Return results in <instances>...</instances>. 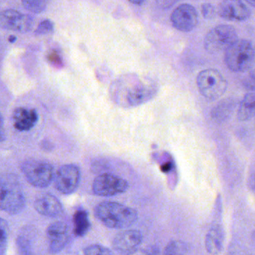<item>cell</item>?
Returning <instances> with one entry per match:
<instances>
[{"instance_id": "d6986e66", "label": "cell", "mask_w": 255, "mask_h": 255, "mask_svg": "<svg viewBox=\"0 0 255 255\" xmlns=\"http://www.w3.org/2000/svg\"><path fill=\"white\" fill-rule=\"evenodd\" d=\"M73 232L78 237H83L88 233L91 227L88 214L84 210H78L73 217Z\"/></svg>"}, {"instance_id": "d4e9b609", "label": "cell", "mask_w": 255, "mask_h": 255, "mask_svg": "<svg viewBox=\"0 0 255 255\" xmlns=\"http://www.w3.org/2000/svg\"><path fill=\"white\" fill-rule=\"evenodd\" d=\"M9 229L5 220L0 218V247L6 242L8 237Z\"/></svg>"}, {"instance_id": "cb8c5ba5", "label": "cell", "mask_w": 255, "mask_h": 255, "mask_svg": "<svg viewBox=\"0 0 255 255\" xmlns=\"http://www.w3.org/2000/svg\"><path fill=\"white\" fill-rule=\"evenodd\" d=\"M217 9L211 3H204L202 6V13L204 18L206 19H212L217 15Z\"/></svg>"}, {"instance_id": "6da1fadb", "label": "cell", "mask_w": 255, "mask_h": 255, "mask_svg": "<svg viewBox=\"0 0 255 255\" xmlns=\"http://www.w3.org/2000/svg\"><path fill=\"white\" fill-rule=\"evenodd\" d=\"M157 93V85L148 79L128 75L117 79L111 85V97L123 108L134 107L146 103Z\"/></svg>"}, {"instance_id": "f546056e", "label": "cell", "mask_w": 255, "mask_h": 255, "mask_svg": "<svg viewBox=\"0 0 255 255\" xmlns=\"http://www.w3.org/2000/svg\"><path fill=\"white\" fill-rule=\"evenodd\" d=\"M128 1L132 3V4L139 5V4H143L146 0H128Z\"/></svg>"}, {"instance_id": "5b68a950", "label": "cell", "mask_w": 255, "mask_h": 255, "mask_svg": "<svg viewBox=\"0 0 255 255\" xmlns=\"http://www.w3.org/2000/svg\"><path fill=\"white\" fill-rule=\"evenodd\" d=\"M238 40L235 27L228 24L217 25L208 31L204 40L205 50L211 54L225 52Z\"/></svg>"}, {"instance_id": "52a82bcc", "label": "cell", "mask_w": 255, "mask_h": 255, "mask_svg": "<svg viewBox=\"0 0 255 255\" xmlns=\"http://www.w3.org/2000/svg\"><path fill=\"white\" fill-rule=\"evenodd\" d=\"M21 170L28 183L34 187L45 188L53 179V167L45 160L28 159L22 163Z\"/></svg>"}, {"instance_id": "1f68e13d", "label": "cell", "mask_w": 255, "mask_h": 255, "mask_svg": "<svg viewBox=\"0 0 255 255\" xmlns=\"http://www.w3.org/2000/svg\"><path fill=\"white\" fill-rule=\"evenodd\" d=\"M15 40H16V37H14V36H10V37H9V41H10V43H13Z\"/></svg>"}, {"instance_id": "277c9868", "label": "cell", "mask_w": 255, "mask_h": 255, "mask_svg": "<svg viewBox=\"0 0 255 255\" xmlns=\"http://www.w3.org/2000/svg\"><path fill=\"white\" fill-rule=\"evenodd\" d=\"M254 61V46L250 40L238 39L225 51V62L234 73L248 72L253 68Z\"/></svg>"}, {"instance_id": "484cf974", "label": "cell", "mask_w": 255, "mask_h": 255, "mask_svg": "<svg viewBox=\"0 0 255 255\" xmlns=\"http://www.w3.org/2000/svg\"><path fill=\"white\" fill-rule=\"evenodd\" d=\"M180 1L181 0H156V3L160 8L167 10Z\"/></svg>"}, {"instance_id": "83f0119b", "label": "cell", "mask_w": 255, "mask_h": 255, "mask_svg": "<svg viewBox=\"0 0 255 255\" xmlns=\"http://www.w3.org/2000/svg\"><path fill=\"white\" fill-rule=\"evenodd\" d=\"M5 130L4 127V119L0 113V143L5 139Z\"/></svg>"}, {"instance_id": "4316f807", "label": "cell", "mask_w": 255, "mask_h": 255, "mask_svg": "<svg viewBox=\"0 0 255 255\" xmlns=\"http://www.w3.org/2000/svg\"><path fill=\"white\" fill-rule=\"evenodd\" d=\"M48 60L55 66H59L60 67L61 64H62V61H61L59 55L55 52H51L49 54V56H48Z\"/></svg>"}, {"instance_id": "44dd1931", "label": "cell", "mask_w": 255, "mask_h": 255, "mask_svg": "<svg viewBox=\"0 0 255 255\" xmlns=\"http://www.w3.org/2000/svg\"><path fill=\"white\" fill-rule=\"evenodd\" d=\"M24 8L34 13L44 11L46 7V0H21Z\"/></svg>"}, {"instance_id": "3957f363", "label": "cell", "mask_w": 255, "mask_h": 255, "mask_svg": "<svg viewBox=\"0 0 255 255\" xmlns=\"http://www.w3.org/2000/svg\"><path fill=\"white\" fill-rule=\"evenodd\" d=\"M25 198L19 180L14 174H0V210L10 215L25 207Z\"/></svg>"}, {"instance_id": "ffe728a7", "label": "cell", "mask_w": 255, "mask_h": 255, "mask_svg": "<svg viewBox=\"0 0 255 255\" xmlns=\"http://www.w3.org/2000/svg\"><path fill=\"white\" fill-rule=\"evenodd\" d=\"M190 247L182 241H172L168 244L163 251V255H185L187 254Z\"/></svg>"}, {"instance_id": "30bf717a", "label": "cell", "mask_w": 255, "mask_h": 255, "mask_svg": "<svg viewBox=\"0 0 255 255\" xmlns=\"http://www.w3.org/2000/svg\"><path fill=\"white\" fill-rule=\"evenodd\" d=\"M170 19L177 30L182 32H190L199 23V13L194 6L184 3L173 10Z\"/></svg>"}, {"instance_id": "603a6c76", "label": "cell", "mask_w": 255, "mask_h": 255, "mask_svg": "<svg viewBox=\"0 0 255 255\" xmlns=\"http://www.w3.org/2000/svg\"><path fill=\"white\" fill-rule=\"evenodd\" d=\"M54 29V23L49 19H44L39 23L35 34H44L52 32Z\"/></svg>"}, {"instance_id": "ba28073f", "label": "cell", "mask_w": 255, "mask_h": 255, "mask_svg": "<svg viewBox=\"0 0 255 255\" xmlns=\"http://www.w3.org/2000/svg\"><path fill=\"white\" fill-rule=\"evenodd\" d=\"M129 184L125 179L110 173H103L96 177L92 184L94 194L110 197L125 193Z\"/></svg>"}, {"instance_id": "4fadbf2b", "label": "cell", "mask_w": 255, "mask_h": 255, "mask_svg": "<svg viewBox=\"0 0 255 255\" xmlns=\"http://www.w3.org/2000/svg\"><path fill=\"white\" fill-rule=\"evenodd\" d=\"M143 241V235L136 229H127L115 235L112 247L118 253L127 254L137 249Z\"/></svg>"}, {"instance_id": "9c48e42d", "label": "cell", "mask_w": 255, "mask_h": 255, "mask_svg": "<svg viewBox=\"0 0 255 255\" xmlns=\"http://www.w3.org/2000/svg\"><path fill=\"white\" fill-rule=\"evenodd\" d=\"M80 178V169L76 165H63L55 176V188L63 194H71L77 190Z\"/></svg>"}, {"instance_id": "9a60e30c", "label": "cell", "mask_w": 255, "mask_h": 255, "mask_svg": "<svg viewBox=\"0 0 255 255\" xmlns=\"http://www.w3.org/2000/svg\"><path fill=\"white\" fill-rule=\"evenodd\" d=\"M38 118L35 109L17 108L13 113V127L19 131H28L35 127Z\"/></svg>"}, {"instance_id": "8fae6325", "label": "cell", "mask_w": 255, "mask_h": 255, "mask_svg": "<svg viewBox=\"0 0 255 255\" xmlns=\"http://www.w3.org/2000/svg\"><path fill=\"white\" fill-rule=\"evenodd\" d=\"M218 14L226 20L243 22L250 19L252 11L242 0H222Z\"/></svg>"}, {"instance_id": "5bb4252c", "label": "cell", "mask_w": 255, "mask_h": 255, "mask_svg": "<svg viewBox=\"0 0 255 255\" xmlns=\"http://www.w3.org/2000/svg\"><path fill=\"white\" fill-rule=\"evenodd\" d=\"M36 211L48 217H55L63 212V206L58 198L50 193L39 195L34 202Z\"/></svg>"}, {"instance_id": "e0dca14e", "label": "cell", "mask_w": 255, "mask_h": 255, "mask_svg": "<svg viewBox=\"0 0 255 255\" xmlns=\"http://www.w3.org/2000/svg\"><path fill=\"white\" fill-rule=\"evenodd\" d=\"M26 26V16L13 9H7L0 12V27L22 33Z\"/></svg>"}, {"instance_id": "7a4b0ae2", "label": "cell", "mask_w": 255, "mask_h": 255, "mask_svg": "<svg viewBox=\"0 0 255 255\" xmlns=\"http://www.w3.org/2000/svg\"><path fill=\"white\" fill-rule=\"evenodd\" d=\"M96 217L106 227L125 229L137 222V211L130 207L115 202H103L95 208Z\"/></svg>"}, {"instance_id": "7402d4cb", "label": "cell", "mask_w": 255, "mask_h": 255, "mask_svg": "<svg viewBox=\"0 0 255 255\" xmlns=\"http://www.w3.org/2000/svg\"><path fill=\"white\" fill-rule=\"evenodd\" d=\"M85 255H115L109 249L100 245H91L85 248L83 251Z\"/></svg>"}, {"instance_id": "2e32d148", "label": "cell", "mask_w": 255, "mask_h": 255, "mask_svg": "<svg viewBox=\"0 0 255 255\" xmlns=\"http://www.w3.org/2000/svg\"><path fill=\"white\" fill-rule=\"evenodd\" d=\"M225 231L220 223H214L207 233L205 248L210 255H219L223 252Z\"/></svg>"}, {"instance_id": "8992f818", "label": "cell", "mask_w": 255, "mask_h": 255, "mask_svg": "<svg viewBox=\"0 0 255 255\" xmlns=\"http://www.w3.org/2000/svg\"><path fill=\"white\" fill-rule=\"evenodd\" d=\"M197 85L201 94L209 100H218L224 95L228 88L226 78L214 69L200 72L197 76Z\"/></svg>"}, {"instance_id": "f1b7e54d", "label": "cell", "mask_w": 255, "mask_h": 255, "mask_svg": "<svg viewBox=\"0 0 255 255\" xmlns=\"http://www.w3.org/2000/svg\"><path fill=\"white\" fill-rule=\"evenodd\" d=\"M149 252L145 250H141V249H136L130 253H127L126 255H152Z\"/></svg>"}, {"instance_id": "ac0fdd59", "label": "cell", "mask_w": 255, "mask_h": 255, "mask_svg": "<svg viewBox=\"0 0 255 255\" xmlns=\"http://www.w3.org/2000/svg\"><path fill=\"white\" fill-rule=\"evenodd\" d=\"M255 110V93L246 94L238 109V119L241 121H248L254 117Z\"/></svg>"}, {"instance_id": "7c38bea8", "label": "cell", "mask_w": 255, "mask_h": 255, "mask_svg": "<svg viewBox=\"0 0 255 255\" xmlns=\"http://www.w3.org/2000/svg\"><path fill=\"white\" fill-rule=\"evenodd\" d=\"M46 236L49 241V252L56 254L61 252L68 242V226L64 222H54L48 226Z\"/></svg>"}, {"instance_id": "4dcf8cb0", "label": "cell", "mask_w": 255, "mask_h": 255, "mask_svg": "<svg viewBox=\"0 0 255 255\" xmlns=\"http://www.w3.org/2000/svg\"><path fill=\"white\" fill-rule=\"evenodd\" d=\"M248 4H250V5L253 6V7H255V0H245Z\"/></svg>"}]
</instances>
